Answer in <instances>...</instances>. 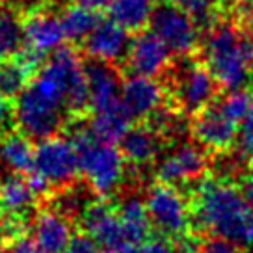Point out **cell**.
Instances as JSON below:
<instances>
[{"mask_svg":"<svg viewBox=\"0 0 253 253\" xmlns=\"http://www.w3.org/2000/svg\"><path fill=\"white\" fill-rule=\"evenodd\" d=\"M194 220L212 237L225 238L240 248L253 246V211L242 192L227 181L205 179L196 190Z\"/></svg>","mask_w":253,"mask_h":253,"instance_id":"1","label":"cell"},{"mask_svg":"<svg viewBox=\"0 0 253 253\" xmlns=\"http://www.w3.org/2000/svg\"><path fill=\"white\" fill-rule=\"evenodd\" d=\"M199 54L223 89L246 87L253 79V32L235 19L211 24L199 45Z\"/></svg>","mask_w":253,"mask_h":253,"instance_id":"2","label":"cell"},{"mask_svg":"<svg viewBox=\"0 0 253 253\" xmlns=\"http://www.w3.org/2000/svg\"><path fill=\"white\" fill-rule=\"evenodd\" d=\"M73 143L79 155V168L84 179L97 196L108 198L123 181L126 169V160L121 149L114 143L97 140L89 126L75 128Z\"/></svg>","mask_w":253,"mask_h":253,"instance_id":"3","label":"cell"},{"mask_svg":"<svg viewBox=\"0 0 253 253\" xmlns=\"http://www.w3.org/2000/svg\"><path fill=\"white\" fill-rule=\"evenodd\" d=\"M168 99L181 114L196 116L205 106L216 101L218 97V82L212 73L199 58H184L179 65L168 71Z\"/></svg>","mask_w":253,"mask_h":253,"instance_id":"4","label":"cell"},{"mask_svg":"<svg viewBox=\"0 0 253 253\" xmlns=\"http://www.w3.org/2000/svg\"><path fill=\"white\" fill-rule=\"evenodd\" d=\"M67 116L69 112L65 104L45 95L32 82L15 97L13 119L19 132L28 138H36L40 142L52 138L67 123Z\"/></svg>","mask_w":253,"mask_h":253,"instance_id":"5","label":"cell"},{"mask_svg":"<svg viewBox=\"0 0 253 253\" xmlns=\"http://www.w3.org/2000/svg\"><path fill=\"white\" fill-rule=\"evenodd\" d=\"M145 207L151 223L164 237L181 238L188 235L192 211L186 198L177 190V186L168 182L153 184L145 196Z\"/></svg>","mask_w":253,"mask_h":253,"instance_id":"6","label":"cell"},{"mask_svg":"<svg viewBox=\"0 0 253 253\" xmlns=\"http://www.w3.org/2000/svg\"><path fill=\"white\" fill-rule=\"evenodd\" d=\"M34 171L47 179L50 186L67 188L80 173L79 155L73 140L63 136H52L36 145Z\"/></svg>","mask_w":253,"mask_h":253,"instance_id":"7","label":"cell"},{"mask_svg":"<svg viewBox=\"0 0 253 253\" xmlns=\"http://www.w3.org/2000/svg\"><path fill=\"white\" fill-rule=\"evenodd\" d=\"M151 30L168 45L173 54L188 58L201 45L199 24L194 17L175 8V6H158L151 19Z\"/></svg>","mask_w":253,"mask_h":253,"instance_id":"8","label":"cell"},{"mask_svg":"<svg viewBox=\"0 0 253 253\" xmlns=\"http://www.w3.org/2000/svg\"><path fill=\"white\" fill-rule=\"evenodd\" d=\"M24 52L43 62V58L56 52L63 47L65 32H63L62 17L47 8L32 9L23 19Z\"/></svg>","mask_w":253,"mask_h":253,"instance_id":"9","label":"cell"},{"mask_svg":"<svg viewBox=\"0 0 253 253\" xmlns=\"http://www.w3.org/2000/svg\"><path fill=\"white\" fill-rule=\"evenodd\" d=\"M168 45L158 38L153 30H143L136 34V38L130 41V47L126 52V67L132 75H142L158 79L173 67V58Z\"/></svg>","mask_w":253,"mask_h":253,"instance_id":"10","label":"cell"},{"mask_svg":"<svg viewBox=\"0 0 253 253\" xmlns=\"http://www.w3.org/2000/svg\"><path fill=\"white\" fill-rule=\"evenodd\" d=\"M190 130L198 143H201L205 149L223 153L238 140L240 125L221 110L220 103L216 99L214 103L194 116Z\"/></svg>","mask_w":253,"mask_h":253,"instance_id":"11","label":"cell"},{"mask_svg":"<svg viewBox=\"0 0 253 253\" xmlns=\"http://www.w3.org/2000/svg\"><path fill=\"white\" fill-rule=\"evenodd\" d=\"M168 89L157 79L130 75L121 84V104L130 119H149L166 104Z\"/></svg>","mask_w":253,"mask_h":253,"instance_id":"12","label":"cell"},{"mask_svg":"<svg viewBox=\"0 0 253 253\" xmlns=\"http://www.w3.org/2000/svg\"><path fill=\"white\" fill-rule=\"evenodd\" d=\"M209 160L205 151L196 143H181L169 155L162 158L157 166V177L160 182L184 184L201 179L207 171Z\"/></svg>","mask_w":253,"mask_h":253,"instance_id":"13","label":"cell"},{"mask_svg":"<svg viewBox=\"0 0 253 253\" xmlns=\"http://www.w3.org/2000/svg\"><path fill=\"white\" fill-rule=\"evenodd\" d=\"M128 36L130 32H126L112 19L108 17L101 19L84 41L86 54L91 58V62L118 65V62L126 58L130 41H132Z\"/></svg>","mask_w":253,"mask_h":253,"instance_id":"14","label":"cell"},{"mask_svg":"<svg viewBox=\"0 0 253 253\" xmlns=\"http://www.w3.org/2000/svg\"><path fill=\"white\" fill-rule=\"evenodd\" d=\"M80 223L87 235L106 252L128 244L119 220L118 209H114L104 201L89 203L80 214Z\"/></svg>","mask_w":253,"mask_h":253,"instance_id":"15","label":"cell"},{"mask_svg":"<svg viewBox=\"0 0 253 253\" xmlns=\"http://www.w3.org/2000/svg\"><path fill=\"white\" fill-rule=\"evenodd\" d=\"M89 82V110L93 114L112 110L121 104V79L116 65L91 62L86 65Z\"/></svg>","mask_w":253,"mask_h":253,"instance_id":"16","label":"cell"},{"mask_svg":"<svg viewBox=\"0 0 253 253\" xmlns=\"http://www.w3.org/2000/svg\"><path fill=\"white\" fill-rule=\"evenodd\" d=\"M32 237L41 253H65L73 240L69 216L60 211H41L32 223Z\"/></svg>","mask_w":253,"mask_h":253,"instance_id":"17","label":"cell"},{"mask_svg":"<svg viewBox=\"0 0 253 253\" xmlns=\"http://www.w3.org/2000/svg\"><path fill=\"white\" fill-rule=\"evenodd\" d=\"M162 147V136L151 125H136L126 130L121 140V153L134 166L153 162Z\"/></svg>","mask_w":253,"mask_h":253,"instance_id":"18","label":"cell"},{"mask_svg":"<svg viewBox=\"0 0 253 253\" xmlns=\"http://www.w3.org/2000/svg\"><path fill=\"white\" fill-rule=\"evenodd\" d=\"M155 9V0H110L106 6L108 19L130 34H140L145 26H149Z\"/></svg>","mask_w":253,"mask_h":253,"instance_id":"19","label":"cell"},{"mask_svg":"<svg viewBox=\"0 0 253 253\" xmlns=\"http://www.w3.org/2000/svg\"><path fill=\"white\" fill-rule=\"evenodd\" d=\"M40 63L41 62L26 54L24 50L11 60L0 62V93L8 99L17 97L30 84V80L34 79L32 75Z\"/></svg>","mask_w":253,"mask_h":253,"instance_id":"20","label":"cell"},{"mask_svg":"<svg viewBox=\"0 0 253 253\" xmlns=\"http://www.w3.org/2000/svg\"><path fill=\"white\" fill-rule=\"evenodd\" d=\"M36 147L30 138L23 132H9L0 140V160L17 175H28L34 171Z\"/></svg>","mask_w":253,"mask_h":253,"instance_id":"21","label":"cell"},{"mask_svg":"<svg viewBox=\"0 0 253 253\" xmlns=\"http://www.w3.org/2000/svg\"><path fill=\"white\" fill-rule=\"evenodd\" d=\"M36 192L21 175H11L0 182V209L6 216L26 218V214L36 203Z\"/></svg>","mask_w":253,"mask_h":253,"instance_id":"22","label":"cell"},{"mask_svg":"<svg viewBox=\"0 0 253 253\" xmlns=\"http://www.w3.org/2000/svg\"><path fill=\"white\" fill-rule=\"evenodd\" d=\"M118 214L128 244H142L149 238L153 223H151L145 201L130 196L121 201V205L118 207Z\"/></svg>","mask_w":253,"mask_h":253,"instance_id":"23","label":"cell"},{"mask_svg":"<svg viewBox=\"0 0 253 253\" xmlns=\"http://www.w3.org/2000/svg\"><path fill=\"white\" fill-rule=\"evenodd\" d=\"M130 121L132 119H130V116L123 108V104H119V106L112 108V110L93 114L91 123H89V130L101 142L118 143L123 140L126 130L130 128Z\"/></svg>","mask_w":253,"mask_h":253,"instance_id":"24","label":"cell"},{"mask_svg":"<svg viewBox=\"0 0 253 253\" xmlns=\"http://www.w3.org/2000/svg\"><path fill=\"white\" fill-rule=\"evenodd\" d=\"M60 17H62L65 38L73 43H84L91 30L97 26V23L101 21V17L97 15V9L89 8L86 4H80V2L67 6Z\"/></svg>","mask_w":253,"mask_h":253,"instance_id":"25","label":"cell"},{"mask_svg":"<svg viewBox=\"0 0 253 253\" xmlns=\"http://www.w3.org/2000/svg\"><path fill=\"white\" fill-rule=\"evenodd\" d=\"M23 47V19L11 11H0V62L19 56Z\"/></svg>","mask_w":253,"mask_h":253,"instance_id":"26","label":"cell"},{"mask_svg":"<svg viewBox=\"0 0 253 253\" xmlns=\"http://www.w3.org/2000/svg\"><path fill=\"white\" fill-rule=\"evenodd\" d=\"M218 103H220L221 110L240 125L248 118V114L253 110V91L248 87L233 89L227 95L220 97Z\"/></svg>","mask_w":253,"mask_h":253,"instance_id":"27","label":"cell"},{"mask_svg":"<svg viewBox=\"0 0 253 253\" xmlns=\"http://www.w3.org/2000/svg\"><path fill=\"white\" fill-rule=\"evenodd\" d=\"M166 4L186 11L196 21H207V17L214 13L218 0H166Z\"/></svg>","mask_w":253,"mask_h":253,"instance_id":"28","label":"cell"},{"mask_svg":"<svg viewBox=\"0 0 253 253\" xmlns=\"http://www.w3.org/2000/svg\"><path fill=\"white\" fill-rule=\"evenodd\" d=\"M238 149L246 157H253V110L248 114V118L240 123L238 130Z\"/></svg>","mask_w":253,"mask_h":253,"instance_id":"29","label":"cell"},{"mask_svg":"<svg viewBox=\"0 0 253 253\" xmlns=\"http://www.w3.org/2000/svg\"><path fill=\"white\" fill-rule=\"evenodd\" d=\"M136 253H179V250L168 238H147L142 244H136Z\"/></svg>","mask_w":253,"mask_h":253,"instance_id":"30","label":"cell"},{"mask_svg":"<svg viewBox=\"0 0 253 253\" xmlns=\"http://www.w3.org/2000/svg\"><path fill=\"white\" fill-rule=\"evenodd\" d=\"M6 250H8V253H41L34 237L26 235V233L9 238L6 242Z\"/></svg>","mask_w":253,"mask_h":253,"instance_id":"31","label":"cell"},{"mask_svg":"<svg viewBox=\"0 0 253 253\" xmlns=\"http://www.w3.org/2000/svg\"><path fill=\"white\" fill-rule=\"evenodd\" d=\"M65 253H101V246L95 242L87 233L73 237L71 244Z\"/></svg>","mask_w":253,"mask_h":253,"instance_id":"32","label":"cell"},{"mask_svg":"<svg viewBox=\"0 0 253 253\" xmlns=\"http://www.w3.org/2000/svg\"><path fill=\"white\" fill-rule=\"evenodd\" d=\"M199 253H242V252H240V246L233 244V242L225 240V238L212 237L209 238L207 242H203Z\"/></svg>","mask_w":253,"mask_h":253,"instance_id":"33","label":"cell"},{"mask_svg":"<svg viewBox=\"0 0 253 253\" xmlns=\"http://www.w3.org/2000/svg\"><path fill=\"white\" fill-rule=\"evenodd\" d=\"M9 116H13V108L9 106L8 97H4V95L0 93V130L8 123Z\"/></svg>","mask_w":253,"mask_h":253,"instance_id":"34","label":"cell"},{"mask_svg":"<svg viewBox=\"0 0 253 253\" xmlns=\"http://www.w3.org/2000/svg\"><path fill=\"white\" fill-rule=\"evenodd\" d=\"M242 196H244L246 203H248V207L253 211V177H250V179H246L244 182H242Z\"/></svg>","mask_w":253,"mask_h":253,"instance_id":"35","label":"cell"},{"mask_svg":"<svg viewBox=\"0 0 253 253\" xmlns=\"http://www.w3.org/2000/svg\"><path fill=\"white\" fill-rule=\"evenodd\" d=\"M108 2H110V0H84L82 4H86V6H89V8H93V9H99V8L108 6Z\"/></svg>","mask_w":253,"mask_h":253,"instance_id":"36","label":"cell"},{"mask_svg":"<svg viewBox=\"0 0 253 253\" xmlns=\"http://www.w3.org/2000/svg\"><path fill=\"white\" fill-rule=\"evenodd\" d=\"M221 4H225V6H229V8H237V6H242V4H250L253 0H218Z\"/></svg>","mask_w":253,"mask_h":253,"instance_id":"37","label":"cell"},{"mask_svg":"<svg viewBox=\"0 0 253 253\" xmlns=\"http://www.w3.org/2000/svg\"><path fill=\"white\" fill-rule=\"evenodd\" d=\"M6 242H8V240H6V235H4V229H2V225H0V248H2V246H6Z\"/></svg>","mask_w":253,"mask_h":253,"instance_id":"38","label":"cell"},{"mask_svg":"<svg viewBox=\"0 0 253 253\" xmlns=\"http://www.w3.org/2000/svg\"><path fill=\"white\" fill-rule=\"evenodd\" d=\"M250 169H252V177H253V160H252V164H250Z\"/></svg>","mask_w":253,"mask_h":253,"instance_id":"39","label":"cell"},{"mask_svg":"<svg viewBox=\"0 0 253 253\" xmlns=\"http://www.w3.org/2000/svg\"><path fill=\"white\" fill-rule=\"evenodd\" d=\"M69 2H80V4H82V2H84V0H69Z\"/></svg>","mask_w":253,"mask_h":253,"instance_id":"40","label":"cell"},{"mask_svg":"<svg viewBox=\"0 0 253 253\" xmlns=\"http://www.w3.org/2000/svg\"><path fill=\"white\" fill-rule=\"evenodd\" d=\"M0 211H2V209H0Z\"/></svg>","mask_w":253,"mask_h":253,"instance_id":"41","label":"cell"}]
</instances>
